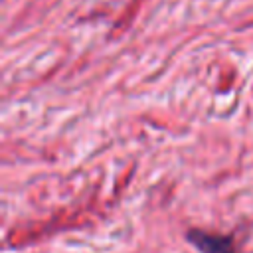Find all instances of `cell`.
<instances>
[{
    "label": "cell",
    "mask_w": 253,
    "mask_h": 253,
    "mask_svg": "<svg viewBox=\"0 0 253 253\" xmlns=\"http://www.w3.org/2000/svg\"><path fill=\"white\" fill-rule=\"evenodd\" d=\"M188 239L202 251V253H233V245L223 235L206 233L200 229H194L188 233Z\"/></svg>",
    "instance_id": "1"
}]
</instances>
